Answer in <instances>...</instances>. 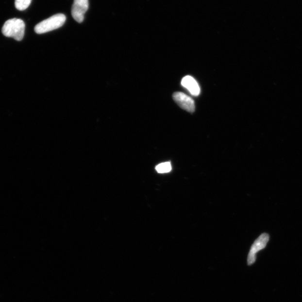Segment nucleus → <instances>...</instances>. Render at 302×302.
Returning a JSON list of instances; mask_svg holds the SVG:
<instances>
[{"label": "nucleus", "mask_w": 302, "mask_h": 302, "mask_svg": "<svg viewBox=\"0 0 302 302\" xmlns=\"http://www.w3.org/2000/svg\"><path fill=\"white\" fill-rule=\"evenodd\" d=\"M25 28V25L23 20L14 18L5 22L2 28V32L7 37H12L17 41H21L24 38Z\"/></svg>", "instance_id": "1"}, {"label": "nucleus", "mask_w": 302, "mask_h": 302, "mask_svg": "<svg viewBox=\"0 0 302 302\" xmlns=\"http://www.w3.org/2000/svg\"><path fill=\"white\" fill-rule=\"evenodd\" d=\"M66 20L64 14H58L51 16L49 19L40 22L35 27L34 30L37 34H44L62 27Z\"/></svg>", "instance_id": "2"}, {"label": "nucleus", "mask_w": 302, "mask_h": 302, "mask_svg": "<svg viewBox=\"0 0 302 302\" xmlns=\"http://www.w3.org/2000/svg\"><path fill=\"white\" fill-rule=\"evenodd\" d=\"M268 240H269V235L266 233L261 235L256 239L252 245L249 253L248 258V264L249 265H252L255 262L256 253L267 246Z\"/></svg>", "instance_id": "3"}, {"label": "nucleus", "mask_w": 302, "mask_h": 302, "mask_svg": "<svg viewBox=\"0 0 302 302\" xmlns=\"http://www.w3.org/2000/svg\"><path fill=\"white\" fill-rule=\"evenodd\" d=\"M88 9V0H74L71 12L73 19L79 23H82Z\"/></svg>", "instance_id": "4"}, {"label": "nucleus", "mask_w": 302, "mask_h": 302, "mask_svg": "<svg viewBox=\"0 0 302 302\" xmlns=\"http://www.w3.org/2000/svg\"><path fill=\"white\" fill-rule=\"evenodd\" d=\"M173 99L180 108L189 113L195 111V103L193 99L182 92H176L173 94Z\"/></svg>", "instance_id": "5"}, {"label": "nucleus", "mask_w": 302, "mask_h": 302, "mask_svg": "<svg viewBox=\"0 0 302 302\" xmlns=\"http://www.w3.org/2000/svg\"><path fill=\"white\" fill-rule=\"evenodd\" d=\"M182 85L186 88L189 91V93L194 96L197 97L201 93V88L197 81L190 76H186L184 77L182 80Z\"/></svg>", "instance_id": "6"}, {"label": "nucleus", "mask_w": 302, "mask_h": 302, "mask_svg": "<svg viewBox=\"0 0 302 302\" xmlns=\"http://www.w3.org/2000/svg\"><path fill=\"white\" fill-rule=\"evenodd\" d=\"M171 170L172 167L170 162H167V163L158 164L156 167V170L158 173H161V174L170 172Z\"/></svg>", "instance_id": "7"}, {"label": "nucleus", "mask_w": 302, "mask_h": 302, "mask_svg": "<svg viewBox=\"0 0 302 302\" xmlns=\"http://www.w3.org/2000/svg\"><path fill=\"white\" fill-rule=\"evenodd\" d=\"M32 0H16L15 5L18 10L23 11L31 5Z\"/></svg>", "instance_id": "8"}]
</instances>
